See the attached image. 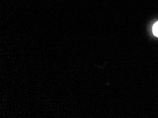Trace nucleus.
<instances>
[{"instance_id":"f257e3e1","label":"nucleus","mask_w":158,"mask_h":118,"mask_svg":"<svg viewBox=\"0 0 158 118\" xmlns=\"http://www.w3.org/2000/svg\"><path fill=\"white\" fill-rule=\"evenodd\" d=\"M152 33L156 37H158V21L153 25Z\"/></svg>"}]
</instances>
